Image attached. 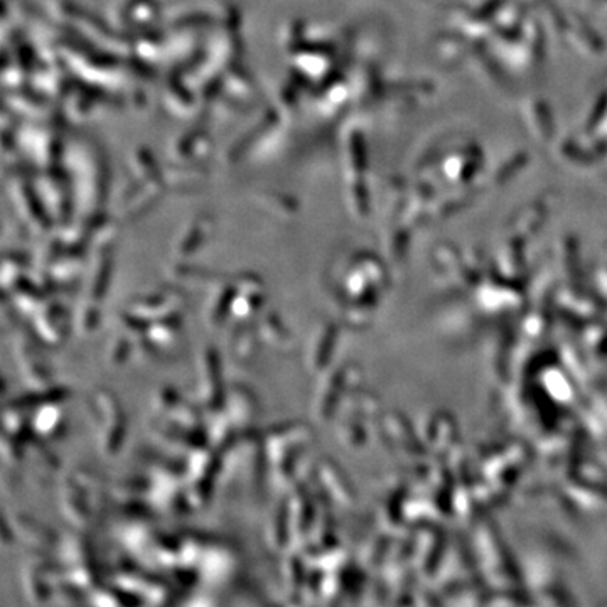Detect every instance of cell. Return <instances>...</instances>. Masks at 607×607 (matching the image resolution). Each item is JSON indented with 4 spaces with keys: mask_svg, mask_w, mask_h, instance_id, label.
<instances>
[{
    "mask_svg": "<svg viewBox=\"0 0 607 607\" xmlns=\"http://www.w3.org/2000/svg\"><path fill=\"white\" fill-rule=\"evenodd\" d=\"M63 309L60 306H51L48 309L43 311V314L37 315V324H36V332L39 336V339L43 338L48 343H54L56 339L63 338Z\"/></svg>",
    "mask_w": 607,
    "mask_h": 607,
    "instance_id": "cell-1",
    "label": "cell"
},
{
    "mask_svg": "<svg viewBox=\"0 0 607 607\" xmlns=\"http://www.w3.org/2000/svg\"><path fill=\"white\" fill-rule=\"evenodd\" d=\"M32 425H34V430L37 434L46 435V437H57V435L61 434V429H63V427H61L63 423H61L60 411L56 409H51V407H44V409L41 410L39 418H34Z\"/></svg>",
    "mask_w": 607,
    "mask_h": 607,
    "instance_id": "cell-2",
    "label": "cell"
}]
</instances>
